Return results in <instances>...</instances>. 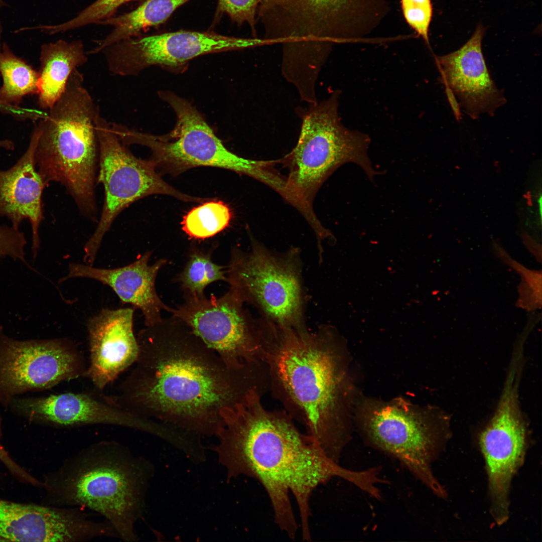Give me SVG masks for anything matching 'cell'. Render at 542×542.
Returning <instances> with one entry per match:
<instances>
[{"label": "cell", "mask_w": 542, "mask_h": 542, "mask_svg": "<svg viewBox=\"0 0 542 542\" xmlns=\"http://www.w3.org/2000/svg\"><path fill=\"white\" fill-rule=\"evenodd\" d=\"M137 339L135 366L107 399L137 417L187 434L217 436L228 412L253 393L269 390L264 362L229 366L173 316L146 326Z\"/></svg>", "instance_id": "1"}, {"label": "cell", "mask_w": 542, "mask_h": 542, "mask_svg": "<svg viewBox=\"0 0 542 542\" xmlns=\"http://www.w3.org/2000/svg\"><path fill=\"white\" fill-rule=\"evenodd\" d=\"M262 396L253 393L226 415L216 436L219 461L228 477L245 475L261 484L275 523L294 539L298 526L291 493L299 508L302 538L310 541V499L314 490L335 477L362 489L368 482L369 474L366 470L343 468L329 458L311 437L298 429L285 410L265 409Z\"/></svg>", "instance_id": "2"}, {"label": "cell", "mask_w": 542, "mask_h": 542, "mask_svg": "<svg viewBox=\"0 0 542 542\" xmlns=\"http://www.w3.org/2000/svg\"><path fill=\"white\" fill-rule=\"evenodd\" d=\"M276 330L266 360L270 391L324 453L338 462L350 436L345 342L329 325L313 332L279 325Z\"/></svg>", "instance_id": "3"}, {"label": "cell", "mask_w": 542, "mask_h": 542, "mask_svg": "<svg viewBox=\"0 0 542 542\" xmlns=\"http://www.w3.org/2000/svg\"><path fill=\"white\" fill-rule=\"evenodd\" d=\"M153 466L113 440L94 443L46 475L48 505L88 509L109 522L125 542L139 539L136 526L145 508Z\"/></svg>", "instance_id": "4"}, {"label": "cell", "mask_w": 542, "mask_h": 542, "mask_svg": "<svg viewBox=\"0 0 542 542\" xmlns=\"http://www.w3.org/2000/svg\"><path fill=\"white\" fill-rule=\"evenodd\" d=\"M99 113L82 74L75 69L62 96L38 123L35 153L36 167L46 185L56 182L64 186L81 212L92 221L97 216Z\"/></svg>", "instance_id": "5"}, {"label": "cell", "mask_w": 542, "mask_h": 542, "mask_svg": "<svg viewBox=\"0 0 542 542\" xmlns=\"http://www.w3.org/2000/svg\"><path fill=\"white\" fill-rule=\"evenodd\" d=\"M341 92L299 109L301 131L292 151L280 160L289 170L286 185L295 207L308 222L316 219L313 202L327 179L348 162L359 165L372 181L378 174L367 154L370 140L366 134L351 130L339 115Z\"/></svg>", "instance_id": "6"}, {"label": "cell", "mask_w": 542, "mask_h": 542, "mask_svg": "<svg viewBox=\"0 0 542 542\" xmlns=\"http://www.w3.org/2000/svg\"><path fill=\"white\" fill-rule=\"evenodd\" d=\"M177 116L174 128L164 136H154L127 128V145L149 148L157 168L177 174L197 167L227 169L251 177L274 188L280 176L275 161H256L237 156L226 149L199 112L188 101L170 92H160Z\"/></svg>", "instance_id": "7"}, {"label": "cell", "mask_w": 542, "mask_h": 542, "mask_svg": "<svg viewBox=\"0 0 542 542\" xmlns=\"http://www.w3.org/2000/svg\"><path fill=\"white\" fill-rule=\"evenodd\" d=\"M251 249L234 248L226 270L230 290L263 318L297 331L308 329L307 295L299 249L273 252L251 237Z\"/></svg>", "instance_id": "8"}, {"label": "cell", "mask_w": 542, "mask_h": 542, "mask_svg": "<svg viewBox=\"0 0 542 542\" xmlns=\"http://www.w3.org/2000/svg\"><path fill=\"white\" fill-rule=\"evenodd\" d=\"M170 312L231 367L266 362L271 351L273 334L268 322L254 319L230 291L220 297L185 295L184 302Z\"/></svg>", "instance_id": "9"}, {"label": "cell", "mask_w": 542, "mask_h": 542, "mask_svg": "<svg viewBox=\"0 0 542 542\" xmlns=\"http://www.w3.org/2000/svg\"><path fill=\"white\" fill-rule=\"evenodd\" d=\"M99 144L97 181L104 190L100 219L84 245V261L92 265L102 239L117 216L133 202L147 196L163 194L185 201L201 202L202 199L184 194L167 183L152 160L135 156L100 113L96 119Z\"/></svg>", "instance_id": "10"}, {"label": "cell", "mask_w": 542, "mask_h": 542, "mask_svg": "<svg viewBox=\"0 0 542 542\" xmlns=\"http://www.w3.org/2000/svg\"><path fill=\"white\" fill-rule=\"evenodd\" d=\"M360 409L361 429L367 442L398 460L434 494L444 497L445 490L431 468L443 441L438 424L402 399L364 401Z\"/></svg>", "instance_id": "11"}, {"label": "cell", "mask_w": 542, "mask_h": 542, "mask_svg": "<svg viewBox=\"0 0 542 542\" xmlns=\"http://www.w3.org/2000/svg\"><path fill=\"white\" fill-rule=\"evenodd\" d=\"M264 39L223 36L212 32L179 31L129 38L103 49L108 70L115 75L137 76L158 66L171 70L185 67L190 60L206 54L267 45Z\"/></svg>", "instance_id": "12"}, {"label": "cell", "mask_w": 542, "mask_h": 542, "mask_svg": "<svg viewBox=\"0 0 542 542\" xmlns=\"http://www.w3.org/2000/svg\"><path fill=\"white\" fill-rule=\"evenodd\" d=\"M86 369L76 345L64 339L0 343V391L7 396L52 387Z\"/></svg>", "instance_id": "13"}, {"label": "cell", "mask_w": 542, "mask_h": 542, "mask_svg": "<svg viewBox=\"0 0 542 542\" xmlns=\"http://www.w3.org/2000/svg\"><path fill=\"white\" fill-rule=\"evenodd\" d=\"M516 382L507 379L496 410L479 437L488 476L491 513L498 524L508 518L510 483L526 450V431L518 403Z\"/></svg>", "instance_id": "14"}, {"label": "cell", "mask_w": 542, "mask_h": 542, "mask_svg": "<svg viewBox=\"0 0 542 542\" xmlns=\"http://www.w3.org/2000/svg\"><path fill=\"white\" fill-rule=\"evenodd\" d=\"M485 28L479 24L470 39L458 50L443 56H435L446 90L472 119L482 113L493 116L505 104L503 93L494 84L482 50Z\"/></svg>", "instance_id": "15"}, {"label": "cell", "mask_w": 542, "mask_h": 542, "mask_svg": "<svg viewBox=\"0 0 542 542\" xmlns=\"http://www.w3.org/2000/svg\"><path fill=\"white\" fill-rule=\"evenodd\" d=\"M134 309H103L87 323L90 352L85 376L103 390L136 362L139 345L133 332Z\"/></svg>", "instance_id": "16"}, {"label": "cell", "mask_w": 542, "mask_h": 542, "mask_svg": "<svg viewBox=\"0 0 542 542\" xmlns=\"http://www.w3.org/2000/svg\"><path fill=\"white\" fill-rule=\"evenodd\" d=\"M89 530L87 515L80 508L0 498V541L82 542Z\"/></svg>", "instance_id": "17"}, {"label": "cell", "mask_w": 542, "mask_h": 542, "mask_svg": "<svg viewBox=\"0 0 542 542\" xmlns=\"http://www.w3.org/2000/svg\"><path fill=\"white\" fill-rule=\"evenodd\" d=\"M104 399L85 393L66 392L21 400L18 405L30 418L61 427L108 425L151 433L149 420Z\"/></svg>", "instance_id": "18"}, {"label": "cell", "mask_w": 542, "mask_h": 542, "mask_svg": "<svg viewBox=\"0 0 542 542\" xmlns=\"http://www.w3.org/2000/svg\"><path fill=\"white\" fill-rule=\"evenodd\" d=\"M152 252L148 251L133 262L123 267L101 268L88 264L70 263L68 274L61 281L74 278L91 279L109 286L123 304H130L140 310L144 317L146 326L160 321L161 311L170 312L157 294L155 281L161 268L167 260L160 259L149 264Z\"/></svg>", "instance_id": "19"}, {"label": "cell", "mask_w": 542, "mask_h": 542, "mask_svg": "<svg viewBox=\"0 0 542 542\" xmlns=\"http://www.w3.org/2000/svg\"><path fill=\"white\" fill-rule=\"evenodd\" d=\"M40 133L36 125L28 147L11 168L0 170V216L19 228L24 219L30 222L35 255L40 245L39 229L43 219L42 195L46 186L36 169L35 153Z\"/></svg>", "instance_id": "20"}, {"label": "cell", "mask_w": 542, "mask_h": 542, "mask_svg": "<svg viewBox=\"0 0 542 542\" xmlns=\"http://www.w3.org/2000/svg\"><path fill=\"white\" fill-rule=\"evenodd\" d=\"M87 61L80 40H59L43 44L40 50L37 93L39 107L50 109L64 93L73 71Z\"/></svg>", "instance_id": "21"}, {"label": "cell", "mask_w": 542, "mask_h": 542, "mask_svg": "<svg viewBox=\"0 0 542 542\" xmlns=\"http://www.w3.org/2000/svg\"><path fill=\"white\" fill-rule=\"evenodd\" d=\"M189 1L147 0L130 12L99 22L97 24L111 25L114 29L89 54L97 53L114 43L138 35L146 28L164 23L178 7Z\"/></svg>", "instance_id": "22"}, {"label": "cell", "mask_w": 542, "mask_h": 542, "mask_svg": "<svg viewBox=\"0 0 542 542\" xmlns=\"http://www.w3.org/2000/svg\"><path fill=\"white\" fill-rule=\"evenodd\" d=\"M0 105L21 109L23 99L37 94L39 73L22 58L16 55L5 42L0 43Z\"/></svg>", "instance_id": "23"}, {"label": "cell", "mask_w": 542, "mask_h": 542, "mask_svg": "<svg viewBox=\"0 0 542 542\" xmlns=\"http://www.w3.org/2000/svg\"><path fill=\"white\" fill-rule=\"evenodd\" d=\"M224 268L213 261L211 252L193 250L189 254L177 281L180 283L185 295L203 296L204 290L210 284L219 281H226Z\"/></svg>", "instance_id": "24"}, {"label": "cell", "mask_w": 542, "mask_h": 542, "mask_svg": "<svg viewBox=\"0 0 542 542\" xmlns=\"http://www.w3.org/2000/svg\"><path fill=\"white\" fill-rule=\"evenodd\" d=\"M232 218L229 206L221 201H211L193 208L184 217L182 229L190 237L205 239L226 228Z\"/></svg>", "instance_id": "25"}, {"label": "cell", "mask_w": 542, "mask_h": 542, "mask_svg": "<svg viewBox=\"0 0 542 542\" xmlns=\"http://www.w3.org/2000/svg\"><path fill=\"white\" fill-rule=\"evenodd\" d=\"M133 0H96L76 17L64 23L56 25L57 32H62L99 22L113 16L123 4Z\"/></svg>", "instance_id": "26"}, {"label": "cell", "mask_w": 542, "mask_h": 542, "mask_svg": "<svg viewBox=\"0 0 542 542\" xmlns=\"http://www.w3.org/2000/svg\"><path fill=\"white\" fill-rule=\"evenodd\" d=\"M401 5L406 22L429 45L428 32L433 13L431 0H401Z\"/></svg>", "instance_id": "27"}, {"label": "cell", "mask_w": 542, "mask_h": 542, "mask_svg": "<svg viewBox=\"0 0 542 542\" xmlns=\"http://www.w3.org/2000/svg\"><path fill=\"white\" fill-rule=\"evenodd\" d=\"M261 0H218L216 18L227 14L238 25L244 23L249 26L253 38H257L255 16Z\"/></svg>", "instance_id": "28"}, {"label": "cell", "mask_w": 542, "mask_h": 542, "mask_svg": "<svg viewBox=\"0 0 542 542\" xmlns=\"http://www.w3.org/2000/svg\"><path fill=\"white\" fill-rule=\"evenodd\" d=\"M26 239L19 228L0 225V257L8 256L26 262Z\"/></svg>", "instance_id": "29"}, {"label": "cell", "mask_w": 542, "mask_h": 542, "mask_svg": "<svg viewBox=\"0 0 542 542\" xmlns=\"http://www.w3.org/2000/svg\"><path fill=\"white\" fill-rule=\"evenodd\" d=\"M0 461L8 468L10 472L20 480L33 485L37 484L38 480L31 476L25 470L18 464L9 456L8 452L0 443Z\"/></svg>", "instance_id": "30"}, {"label": "cell", "mask_w": 542, "mask_h": 542, "mask_svg": "<svg viewBox=\"0 0 542 542\" xmlns=\"http://www.w3.org/2000/svg\"><path fill=\"white\" fill-rule=\"evenodd\" d=\"M287 0H261L258 10L268 8L279 5Z\"/></svg>", "instance_id": "31"}, {"label": "cell", "mask_w": 542, "mask_h": 542, "mask_svg": "<svg viewBox=\"0 0 542 542\" xmlns=\"http://www.w3.org/2000/svg\"><path fill=\"white\" fill-rule=\"evenodd\" d=\"M0 148L12 151L15 148V144L9 140H0Z\"/></svg>", "instance_id": "32"}, {"label": "cell", "mask_w": 542, "mask_h": 542, "mask_svg": "<svg viewBox=\"0 0 542 542\" xmlns=\"http://www.w3.org/2000/svg\"><path fill=\"white\" fill-rule=\"evenodd\" d=\"M6 5H7V4H6V3L5 2V1L4 0H0V9L2 8V7H4L6 6ZM2 32V24H1V21H0V34H1Z\"/></svg>", "instance_id": "33"}, {"label": "cell", "mask_w": 542, "mask_h": 542, "mask_svg": "<svg viewBox=\"0 0 542 542\" xmlns=\"http://www.w3.org/2000/svg\"><path fill=\"white\" fill-rule=\"evenodd\" d=\"M1 106L0 105V109H1Z\"/></svg>", "instance_id": "34"}]
</instances>
